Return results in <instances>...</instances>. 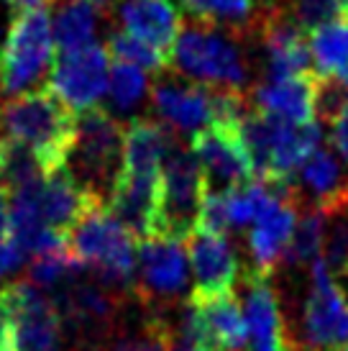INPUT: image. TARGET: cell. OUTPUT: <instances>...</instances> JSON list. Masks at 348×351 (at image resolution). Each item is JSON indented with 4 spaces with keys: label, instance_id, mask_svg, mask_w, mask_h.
Returning a JSON list of instances; mask_svg holds the SVG:
<instances>
[{
    "label": "cell",
    "instance_id": "cell-22",
    "mask_svg": "<svg viewBox=\"0 0 348 351\" xmlns=\"http://www.w3.org/2000/svg\"><path fill=\"white\" fill-rule=\"evenodd\" d=\"M179 141V136L162 121L134 118L126 126V152L123 172L131 175H162L166 154Z\"/></svg>",
    "mask_w": 348,
    "mask_h": 351
},
{
    "label": "cell",
    "instance_id": "cell-12",
    "mask_svg": "<svg viewBox=\"0 0 348 351\" xmlns=\"http://www.w3.org/2000/svg\"><path fill=\"white\" fill-rule=\"evenodd\" d=\"M138 293L146 302H172L184 293L190 272L182 241L156 236L138 246Z\"/></svg>",
    "mask_w": 348,
    "mask_h": 351
},
{
    "label": "cell",
    "instance_id": "cell-8",
    "mask_svg": "<svg viewBox=\"0 0 348 351\" xmlns=\"http://www.w3.org/2000/svg\"><path fill=\"white\" fill-rule=\"evenodd\" d=\"M0 302L8 313L10 351H57L62 341V315L54 300L31 282L0 287Z\"/></svg>",
    "mask_w": 348,
    "mask_h": 351
},
{
    "label": "cell",
    "instance_id": "cell-2",
    "mask_svg": "<svg viewBox=\"0 0 348 351\" xmlns=\"http://www.w3.org/2000/svg\"><path fill=\"white\" fill-rule=\"evenodd\" d=\"M238 36L228 31L184 21L179 36L169 51L172 75L205 88L251 90V64Z\"/></svg>",
    "mask_w": 348,
    "mask_h": 351
},
{
    "label": "cell",
    "instance_id": "cell-33",
    "mask_svg": "<svg viewBox=\"0 0 348 351\" xmlns=\"http://www.w3.org/2000/svg\"><path fill=\"white\" fill-rule=\"evenodd\" d=\"M26 256H29V252L21 246L18 239H13L10 234L0 236V280H3L5 274L16 272Z\"/></svg>",
    "mask_w": 348,
    "mask_h": 351
},
{
    "label": "cell",
    "instance_id": "cell-29",
    "mask_svg": "<svg viewBox=\"0 0 348 351\" xmlns=\"http://www.w3.org/2000/svg\"><path fill=\"white\" fill-rule=\"evenodd\" d=\"M108 54L116 57V62H126L134 67L144 69V72H156L162 75L164 69H169V57L164 51L149 47L144 41L128 36L126 31H113L108 39Z\"/></svg>",
    "mask_w": 348,
    "mask_h": 351
},
{
    "label": "cell",
    "instance_id": "cell-17",
    "mask_svg": "<svg viewBox=\"0 0 348 351\" xmlns=\"http://www.w3.org/2000/svg\"><path fill=\"white\" fill-rule=\"evenodd\" d=\"M246 328L249 351H295L287 339V326L279 311V298L269 277L259 272L246 274Z\"/></svg>",
    "mask_w": 348,
    "mask_h": 351
},
{
    "label": "cell",
    "instance_id": "cell-14",
    "mask_svg": "<svg viewBox=\"0 0 348 351\" xmlns=\"http://www.w3.org/2000/svg\"><path fill=\"white\" fill-rule=\"evenodd\" d=\"M54 305L82 339H100L108 333L118 313V302L110 290L100 282H77V277L59 285Z\"/></svg>",
    "mask_w": 348,
    "mask_h": 351
},
{
    "label": "cell",
    "instance_id": "cell-6",
    "mask_svg": "<svg viewBox=\"0 0 348 351\" xmlns=\"http://www.w3.org/2000/svg\"><path fill=\"white\" fill-rule=\"evenodd\" d=\"M208 182L192 147L182 138L172 147L162 165V226L159 236L184 241L197 231Z\"/></svg>",
    "mask_w": 348,
    "mask_h": 351
},
{
    "label": "cell",
    "instance_id": "cell-19",
    "mask_svg": "<svg viewBox=\"0 0 348 351\" xmlns=\"http://www.w3.org/2000/svg\"><path fill=\"white\" fill-rule=\"evenodd\" d=\"M97 205L100 203L87 195L64 167H59V169H54V172H49L44 177L41 218H44V226L51 228V231L69 236L72 228Z\"/></svg>",
    "mask_w": 348,
    "mask_h": 351
},
{
    "label": "cell",
    "instance_id": "cell-3",
    "mask_svg": "<svg viewBox=\"0 0 348 351\" xmlns=\"http://www.w3.org/2000/svg\"><path fill=\"white\" fill-rule=\"evenodd\" d=\"M126 152V128L103 108L79 113L75 136L64 156V169L87 195L108 205L121 172Z\"/></svg>",
    "mask_w": 348,
    "mask_h": 351
},
{
    "label": "cell",
    "instance_id": "cell-27",
    "mask_svg": "<svg viewBox=\"0 0 348 351\" xmlns=\"http://www.w3.org/2000/svg\"><path fill=\"white\" fill-rule=\"evenodd\" d=\"M151 95V82L146 77L144 69L126 64V62H116L110 64V80H108V98L110 108L116 113H131Z\"/></svg>",
    "mask_w": 348,
    "mask_h": 351
},
{
    "label": "cell",
    "instance_id": "cell-28",
    "mask_svg": "<svg viewBox=\"0 0 348 351\" xmlns=\"http://www.w3.org/2000/svg\"><path fill=\"white\" fill-rule=\"evenodd\" d=\"M85 269V264L72 254V249H54V252L36 254L29 267V282L39 290H54L59 285L75 280Z\"/></svg>",
    "mask_w": 348,
    "mask_h": 351
},
{
    "label": "cell",
    "instance_id": "cell-5",
    "mask_svg": "<svg viewBox=\"0 0 348 351\" xmlns=\"http://www.w3.org/2000/svg\"><path fill=\"white\" fill-rule=\"evenodd\" d=\"M54 29L47 8L16 13L0 47V82L5 95L34 90L51 64Z\"/></svg>",
    "mask_w": 348,
    "mask_h": 351
},
{
    "label": "cell",
    "instance_id": "cell-18",
    "mask_svg": "<svg viewBox=\"0 0 348 351\" xmlns=\"http://www.w3.org/2000/svg\"><path fill=\"white\" fill-rule=\"evenodd\" d=\"M116 21L128 36L164 54L172 51L184 26L182 13L172 0H121V5L116 8Z\"/></svg>",
    "mask_w": 348,
    "mask_h": 351
},
{
    "label": "cell",
    "instance_id": "cell-37",
    "mask_svg": "<svg viewBox=\"0 0 348 351\" xmlns=\"http://www.w3.org/2000/svg\"><path fill=\"white\" fill-rule=\"evenodd\" d=\"M0 351H10V328H8V313L0 302Z\"/></svg>",
    "mask_w": 348,
    "mask_h": 351
},
{
    "label": "cell",
    "instance_id": "cell-4",
    "mask_svg": "<svg viewBox=\"0 0 348 351\" xmlns=\"http://www.w3.org/2000/svg\"><path fill=\"white\" fill-rule=\"evenodd\" d=\"M134 236L128 234L108 205H97L79 221L69 234V249L92 269L95 280L110 293H126L136 282Z\"/></svg>",
    "mask_w": 348,
    "mask_h": 351
},
{
    "label": "cell",
    "instance_id": "cell-11",
    "mask_svg": "<svg viewBox=\"0 0 348 351\" xmlns=\"http://www.w3.org/2000/svg\"><path fill=\"white\" fill-rule=\"evenodd\" d=\"M151 108L159 121L182 138L213 126V93L205 85L177 77H159L151 85Z\"/></svg>",
    "mask_w": 348,
    "mask_h": 351
},
{
    "label": "cell",
    "instance_id": "cell-26",
    "mask_svg": "<svg viewBox=\"0 0 348 351\" xmlns=\"http://www.w3.org/2000/svg\"><path fill=\"white\" fill-rule=\"evenodd\" d=\"M325 231H328V215L320 208H308L302 218L297 221L295 236L284 252V264L287 267H300V264H312L320 259L323 244H325Z\"/></svg>",
    "mask_w": 348,
    "mask_h": 351
},
{
    "label": "cell",
    "instance_id": "cell-38",
    "mask_svg": "<svg viewBox=\"0 0 348 351\" xmlns=\"http://www.w3.org/2000/svg\"><path fill=\"white\" fill-rule=\"evenodd\" d=\"M338 77L343 80V82H346V88H348V64H346V67H343V69H340V72H338Z\"/></svg>",
    "mask_w": 348,
    "mask_h": 351
},
{
    "label": "cell",
    "instance_id": "cell-10",
    "mask_svg": "<svg viewBox=\"0 0 348 351\" xmlns=\"http://www.w3.org/2000/svg\"><path fill=\"white\" fill-rule=\"evenodd\" d=\"M190 147L203 167L208 190L228 193L241 185H249L253 180L251 156L243 144L241 131L208 126L195 134Z\"/></svg>",
    "mask_w": 348,
    "mask_h": 351
},
{
    "label": "cell",
    "instance_id": "cell-21",
    "mask_svg": "<svg viewBox=\"0 0 348 351\" xmlns=\"http://www.w3.org/2000/svg\"><path fill=\"white\" fill-rule=\"evenodd\" d=\"M295 228H297V200L295 197L282 200L261 221L253 223V231L249 236L253 272L269 277L271 269L282 262V256L287 252Z\"/></svg>",
    "mask_w": 348,
    "mask_h": 351
},
{
    "label": "cell",
    "instance_id": "cell-36",
    "mask_svg": "<svg viewBox=\"0 0 348 351\" xmlns=\"http://www.w3.org/2000/svg\"><path fill=\"white\" fill-rule=\"evenodd\" d=\"M10 5L13 13H23V10H34V8H47L49 0H5Z\"/></svg>",
    "mask_w": 348,
    "mask_h": 351
},
{
    "label": "cell",
    "instance_id": "cell-16",
    "mask_svg": "<svg viewBox=\"0 0 348 351\" xmlns=\"http://www.w3.org/2000/svg\"><path fill=\"white\" fill-rule=\"evenodd\" d=\"M190 262L195 272L192 298H221L233 295L238 280V256L225 236L195 231L190 239Z\"/></svg>",
    "mask_w": 348,
    "mask_h": 351
},
{
    "label": "cell",
    "instance_id": "cell-20",
    "mask_svg": "<svg viewBox=\"0 0 348 351\" xmlns=\"http://www.w3.org/2000/svg\"><path fill=\"white\" fill-rule=\"evenodd\" d=\"M312 98H315V72L302 75V77L264 80L251 88V100L256 110L290 121V123L315 121Z\"/></svg>",
    "mask_w": 348,
    "mask_h": 351
},
{
    "label": "cell",
    "instance_id": "cell-32",
    "mask_svg": "<svg viewBox=\"0 0 348 351\" xmlns=\"http://www.w3.org/2000/svg\"><path fill=\"white\" fill-rule=\"evenodd\" d=\"M108 351H169V341L164 339V333L149 321L144 339H123V341L113 343Z\"/></svg>",
    "mask_w": 348,
    "mask_h": 351
},
{
    "label": "cell",
    "instance_id": "cell-7",
    "mask_svg": "<svg viewBox=\"0 0 348 351\" xmlns=\"http://www.w3.org/2000/svg\"><path fill=\"white\" fill-rule=\"evenodd\" d=\"M305 351L348 349V302L320 256L310 264V293L302 305Z\"/></svg>",
    "mask_w": 348,
    "mask_h": 351
},
{
    "label": "cell",
    "instance_id": "cell-31",
    "mask_svg": "<svg viewBox=\"0 0 348 351\" xmlns=\"http://www.w3.org/2000/svg\"><path fill=\"white\" fill-rule=\"evenodd\" d=\"M348 106V88L338 75H318L315 72V98H312V116L318 123H333L340 110Z\"/></svg>",
    "mask_w": 348,
    "mask_h": 351
},
{
    "label": "cell",
    "instance_id": "cell-13",
    "mask_svg": "<svg viewBox=\"0 0 348 351\" xmlns=\"http://www.w3.org/2000/svg\"><path fill=\"white\" fill-rule=\"evenodd\" d=\"M108 210L134 239H156L162 226V175L121 172Z\"/></svg>",
    "mask_w": 348,
    "mask_h": 351
},
{
    "label": "cell",
    "instance_id": "cell-9",
    "mask_svg": "<svg viewBox=\"0 0 348 351\" xmlns=\"http://www.w3.org/2000/svg\"><path fill=\"white\" fill-rule=\"evenodd\" d=\"M110 54L108 47L92 44L87 49L59 54L51 64L47 88L57 95L72 113H87L108 93L110 80Z\"/></svg>",
    "mask_w": 348,
    "mask_h": 351
},
{
    "label": "cell",
    "instance_id": "cell-15",
    "mask_svg": "<svg viewBox=\"0 0 348 351\" xmlns=\"http://www.w3.org/2000/svg\"><path fill=\"white\" fill-rule=\"evenodd\" d=\"M295 197H297V205L305 197L310 208H320L325 215L346 208L348 172L333 149L320 147L302 162L295 177Z\"/></svg>",
    "mask_w": 348,
    "mask_h": 351
},
{
    "label": "cell",
    "instance_id": "cell-30",
    "mask_svg": "<svg viewBox=\"0 0 348 351\" xmlns=\"http://www.w3.org/2000/svg\"><path fill=\"white\" fill-rule=\"evenodd\" d=\"M325 254L323 259L328 264L333 280L340 282L348 274V205L328 215V231H325Z\"/></svg>",
    "mask_w": 348,
    "mask_h": 351
},
{
    "label": "cell",
    "instance_id": "cell-24",
    "mask_svg": "<svg viewBox=\"0 0 348 351\" xmlns=\"http://www.w3.org/2000/svg\"><path fill=\"white\" fill-rule=\"evenodd\" d=\"M95 10L87 0H67L57 5L54 19V44L59 54L87 49L95 44Z\"/></svg>",
    "mask_w": 348,
    "mask_h": 351
},
{
    "label": "cell",
    "instance_id": "cell-34",
    "mask_svg": "<svg viewBox=\"0 0 348 351\" xmlns=\"http://www.w3.org/2000/svg\"><path fill=\"white\" fill-rule=\"evenodd\" d=\"M330 144L348 165V106L340 110V116L330 123Z\"/></svg>",
    "mask_w": 348,
    "mask_h": 351
},
{
    "label": "cell",
    "instance_id": "cell-1",
    "mask_svg": "<svg viewBox=\"0 0 348 351\" xmlns=\"http://www.w3.org/2000/svg\"><path fill=\"white\" fill-rule=\"evenodd\" d=\"M77 118L49 88H34L0 103V144H21L39 159L44 175L64 167Z\"/></svg>",
    "mask_w": 348,
    "mask_h": 351
},
{
    "label": "cell",
    "instance_id": "cell-25",
    "mask_svg": "<svg viewBox=\"0 0 348 351\" xmlns=\"http://www.w3.org/2000/svg\"><path fill=\"white\" fill-rule=\"evenodd\" d=\"M312 64L318 75H338L348 64V21H333L308 36Z\"/></svg>",
    "mask_w": 348,
    "mask_h": 351
},
{
    "label": "cell",
    "instance_id": "cell-35",
    "mask_svg": "<svg viewBox=\"0 0 348 351\" xmlns=\"http://www.w3.org/2000/svg\"><path fill=\"white\" fill-rule=\"evenodd\" d=\"M10 226V193L0 185V236L8 234Z\"/></svg>",
    "mask_w": 348,
    "mask_h": 351
},
{
    "label": "cell",
    "instance_id": "cell-39",
    "mask_svg": "<svg viewBox=\"0 0 348 351\" xmlns=\"http://www.w3.org/2000/svg\"><path fill=\"white\" fill-rule=\"evenodd\" d=\"M343 351H348V349H343Z\"/></svg>",
    "mask_w": 348,
    "mask_h": 351
},
{
    "label": "cell",
    "instance_id": "cell-23",
    "mask_svg": "<svg viewBox=\"0 0 348 351\" xmlns=\"http://www.w3.org/2000/svg\"><path fill=\"white\" fill-rule=\"evenodd\" d=\"M182 8L190 21L228 31L241 41H253L261 19L256 0H182Z\"/></svg>",
    "mask_w": 348,
    "mask_h": 351
}]
</instances>
